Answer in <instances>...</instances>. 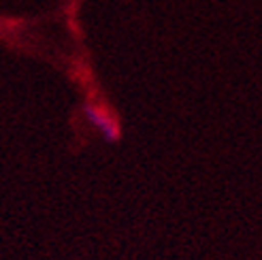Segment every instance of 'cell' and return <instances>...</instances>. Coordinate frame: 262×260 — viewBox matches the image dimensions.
I'll return each instance as SVG.
<instances>
[{"label":"cell","mask_w":262,"mask_h":260,"mask_svg":"<svg viewBox=\"0 0 262 260\" xmlns=\"http://www.w3.org/2000/svg\"><path fill=\"white\" fill-rule=\"evenodd\" d=\"M85 118L109 143H115L122 137V128L115 113L107 107V102H85Z\"/></svg>","instance_id":"obj_1"}]
</instances>
